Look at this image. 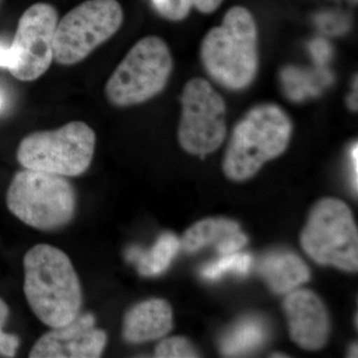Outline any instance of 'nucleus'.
Here are the masks:
<instances>
[{"label":"nucleus","instance_id":"nucleus-1","mask_svg":"<svg viewBox=\"0 0 358 358\" xmlns=\"http://www.w3.org/2000/svg\"><path fill=\"white\" fill-rule=\"evenodd\" d=\"M23 267L26 300L40 322L57 329L78 317L83 303L81 284L62 250L35 245L25 254Z\"/></svg>","mask_w":358,"mask_h":358},{"label":"nucleus","instance_id":"nucleus-2","mask_svg":"<svg viewBox=\"0 0 358 358\" xmlns=\"http://www.w3.org/2000/svg\"><path fill=\"white\" fill-rule=\"evenodd\" d=\"M205 72L223 88L244 91L259 71V30L246 7L233 6L220 25L211 28L200 45Z\"/></svg>","mask_w":358,"mask_h":358},{"label":"nucleus","instance_id":"nucleus-3","mask_svg":"<svg viewBox=\"0 0 358 358\" xmlns=\"http://www.w3.org/2000/svg\"><path fill=\"white\" fill-rule=\"evenodd\" d=\"M293 134L288 113L275 103H261L245 113L233 129L223 159L230 180L255 176L264 164L286 152Z\"/></svg>","mask_w":358,"mask_h":358},{"label":"nucleus","instance_id":"nucleus-4","mask_svg":"<svg viewBox=\"0 0 358 358\" xmlns=\"http://www.w3.org/2000/svg\"><path fill=\"white\" fill-rule=\"evenodd\" d=\"M6 203L11 213L26 225L55 230L72 220L76 193L63 176L25 169L14 176Z\"/></svg>","mask_w":358,"mask_h":358},{"label":"nucleus","instance_id":"nucleus-5","mask_svg":"<svg viewBox=\"0 0 358 358\" xmlns=\"http://www.w3.org/2000/svg\"><path fill=\"white\" fill-rule=\"evenodd\" d=\"M173 70L171 49L155 35L143 37L129 49L106 85L108 100L117 107H131L159 95Z\"/></svg>","mask_w":358,"mask_h":358},{"label":"nucleus","instance_id":"nucleus-6","mask_svg":"<svg viewBox=\"0 0 358 358\" xmlns=\"http://www.w3.org/2000/svg\"><path fill=\"white\" fill-rule=\"evenodd\" d=\"M95 148V131L86 122H71L28 134L18 147L17 159L26 169L71 178L89 169Z\"/></svg>","mask_w":358,"mask_h":358},{"label":"nucleus","instance_id":"nucleus-7","mask_svg":"<svg viewBox=\"0 0 358 358\" xmlns=\"http://www.w3.org/2000/svg\"><path fill=\"white\" fill-rule=\"evenodd\" d=\"M303 251L315 263L357 272L358 232L350 207L326 197L313 205L301 233Z\"/></svg>","mask_w":358,"mask_h":358},{"label":"nucleus","instance_id":"nucleus-8","mask_svg":"<svg viewBox=\"0 0 358 358\" xmlns=\"http://www.w3.org/2000/svg\"><path fill=\"white\" fill-rule=\"evenodd\" d=\"M122 6L117 0H87L58 21L54 60L62 65L83 61L121 28Z\"/></svg>","mask_w":358,"mask_h":358},{"label":"nucleus","instance_id":"nucleus-9","mask_svg":"<svg viewBox=\"0 0 358 358\" xmlns=\"http://www.w3.org/2000/svg\"><path fill=\"white\" fill-rule=\"evenodd\" d=\"M178 143L185 152L204 157L223 145L227 134V107L223 96L203 78L185 84L180 96Z\"/></svg>","mask_w":358,"mask_h":358},{"label":"nucleus","instance_id":"nucleus-10","mask_svg":"<svg viewBox=\"0 0 358 358\" xmlns=\"http://www.w3.org/2000/svg\"><path fill=\"white\" fill-rule=\"evenodd\" d=\"M56 9L48 3L33 4L21 16L10 44L13 65L9 72L20 81L38 79L54 60V36L58 24Z\"/></svg>","mask_w":358,"mask_h":358},{"label":"nucleus","instance_id":"nucleus-11","mask_svg":"<svg viewBox=\"0 0 358 358\" xmlns=\"http://www.w3.org/2000/svg\"><path fill=\"white\" fill-rule=\"evenodd\" d=\"M107 341V334L96 327L94 315L80 313L69 324L42 336L33 345L29 357H100Z\"/></svg>","mask_w":358,"mask_h":358},{"label":"nucleus","instance_id":"nucleus-12","mask_svg":"<svg viewBox=\"0 0 358 358\" xmlns=\"http://www.w3.org/2000/svg\"><path fill=\"white\" fill-rule=\"evenodd\" d=\"M289 336L296 345L315 352L327 345L331 334V320L326 306L313 292L294 289L282 303Z\"/></svg>","mask_w":358,"mask_h":358},{"label":"nucleus","instance_id":"nucleus-13","mask_svg":"<svg viewBox=\"0 0 358 358\" xmlns=\"http://www.w3.org/2000/svg\"><path fill=\"white\" fill-rule=\"evenodd\" d=\"M173 308L166 300L150 299L129 308L122 322V336L129 343H143L166 336L173 329Z\"/></svg>","mask_w":358,"mask_h":358},{"label":"nucleus","instance_id":"nucleus-14","mask_svg":"<svg viewBox=\"0 0 358 358\" xmlns=\"http://www.w3.org/2000/svg\"><path fill=\"white\" fill-rule=\"evenodd\" d=\"M259 275L277 294H288L310 280L307 264L289 251H275L261 259Z\"/></svg>","mask_w":358,"mask_h":358},{"label":"nucleus","instance_id":"nucleus-15","mask_svg":"<svg viewBox=\"0 0 358 358\" xmlns=\"http://www.w3.org/2000/svg\"><path fill=\"white\" fill-rule=\"evenodd\" d=\"M180 240L173 233H162L152 248L143 250L131 247L127 251V259L136 264L138 272L143 277H155L164 274L171 265L180 249Z\"/></svg>","mask_w":358,"mask_h":358},{"label":"nucleus","instance_id":"nucleus-16","mask_svg":"<svg viewBox=\"0 0 358 358\" xmlns=\"http://www.w3.org/2000/svg\"><path fill=\"white\" fill-rule=\"evenodd\" d=\"M268 334L265 320L259 317H244L221 338V352L225 357H243L262 346L267 341Z\"/></svg>","mask_w":358,"mask_h":358},{"label":"nucleus","instance_id":"nucleus-17","mask_svg":"<svg viewBox=\"0 0 358 358\" xmlns=\"http://www.w3.org/2000/svg\"><path fill=\"white\" fill-rule=\"evenodd\" d=\"M240 231L236 221L226 218H207L192 225L186 230L181 239L180 245L188 253L199 251L231 234Z\"/></svg>","mask_w":358,"mask_h":358},{"label":"nucleus","instance_id":"nucleus-18","mask_svg":"<svg viewBox=\"0 0 358 358\" xmlns=\"http://www.w3.org/2000/svg\"><path fill=\"white\" fill-rule=\"evenodd\" d=\"M253 264V258L247 253H233L225 255L220 260L205 265L200 271V275L209 281H216L227 273L236 275H247Z\"/></svg>","mask_w":358,"mask_h":358},{"label":"nucleus","instance_id":"nucleus-19","mask_svg":"<svg viewBox=\"0 0 358 358\" xmlns=\"http://www.w3.org/2000/svg\"><path fill=\"white\" fill-rule=\"evenodd\" d=\"M155 357L159 358H192L199 357L196 348L187 338L182 336H171L162 339L155 348Z\"/></svg>","mask_w":358,"mask_h":358},{"label":"nucleus","instance_id":"nucleus-20","mask_svg":"<svg viewBox=\"0 0 358 358\" xmlns=\"http://www.w3.org/2000/svg\"><path fill=\"white\" fill-rule=\"evenodd\" d=\"M155 10L167 20H185L193 7L192 0H152Z\"/></svg>","mask_w":358,"mask_h":358},{"label":"nucleus","instance_id":"nucleus-21","mask_svg":"<svg viewBox=\"0 0 358 358\" xmlns=\"http://www.w3.org/2000/svg\"><path fill=\"white\" fill-rule=\"evenodd\" d=\"M8 307L2 299H0V355L13 357L20 346V338L13 334L4 333L2 331L8 317Z\"/></svg>","mask_w":358,"mask_h":358},{"label":"nucleus","instance_id":"nucleus-22","mask_svg":"<svg viewBox=\"0 0 358 358\" xmlns=\"http://www.w3.org/2000/svg\"><path fill=\"white\" fill-rule=\"evenodd\" d=\"M247 243H248V237L244 233L237 231V232L231 233L220 240L216 249L221 255H230V254L236 253L239 250L243 248Z\"/></svg>","mask_w":358,"mask_h":358},{"label":"nucleus","instance_id":"nucleus-23","mask_svg":"<svg viewBox=\"0 0 358 358\" xmlns=\"http://www.w3.org/2000/svg\"><path fill=\"white\" fill-rule=\"evenodd\" d=\"M224 0H192L193 7L199 13L210 14L217 10Z\"/></svg>","mask_w":358,"mask_h":358},{"label":"nucleus","instance_id":"nucleus-24","mask_svg":"<svg viewBox=\"0 0 358 358\" xmlns=\"http://www.w3.org/2000/svg\"><path fill=\"white\" fill-rule=\"evenodd\" d=\"M13 65V51L10 45H6L0 42V67L10 69Z\"/></svg>","mask_w":358,"mask_h":358},{"label":"nucleus","instance_id":"nucleus-25","mask_svg":"<svg viewBox=\"0 0 358 358\" xmlns=\"http://www.w3.org/2000/svg\"><path fill=\"white\" fill-rule=\"evenodd\" d=\"M357 143H355L352 148V152H350V160H352V185L355 192H357Z\"/></svg>","mask_w":358,"mask_h":358},{"label":"nucleus","instance_id":"nucleus-26","mask_svg":"<svg viewBox=\"0 0 358 358\" xmlns=\"http://www.w3.org/2000/svg\"><path fill=\"white\" fill-rule=\"evenodd\" d=\"M4 103H6V98H4L3 93H2L1 90H0V112H1L2 109L4 108Z\"/></svg>","mask_w":358,"mask_h":358},{"label":"nucleus","instance_id":"nucleus-27","mask_svg":"<svg viewBox=\"0 0 358 358\" xmlns=\"http://www.w3.org/2000/svg\"><path fill=\"white\" fill-rule=\"evenodd\" d=\"M350 355L352 357H357V345H355L352 346V350H350Z\"/></svg>","mask_w":358,"mask_h":358},{"label":"nucleus","instance_id":"nucleus-28","mask_svg":"<svg viewBox=\"0 0 358 358\" xmlns=\"http://www.w3.org/2000/svg\"><path fill=\"white\" fill-rule=\"evenodd\" d=\"M348 1L352 2V3H357V0H348Z\"/></svg>","mask_w":358,"mask_h":358}]
</instances>
